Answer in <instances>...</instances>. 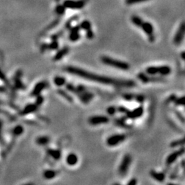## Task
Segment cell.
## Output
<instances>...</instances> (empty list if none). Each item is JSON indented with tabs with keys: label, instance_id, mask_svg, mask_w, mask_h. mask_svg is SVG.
Returning <instances> with one entry per match:
<instances>
[{
	"label": "cell",
	"instance_id": "cell-1",
	"mask_svg": "<svg viewBox=\"0 0 185 185\" xmlns=\"http://www.w3.org/2000/svg\"><path fill=\"white\" fill-rule=\"evenodd\" d=\"M64 71L68 73L76 75V76L89 80L91 82L102 84V85H110L116 87H123V88H132L136 86V83L133 80H123V79H117L105 76V75H101L99 74L91 73L88 71L76 67H65L64 68Z\"/></svg>",
	"mask_w": 185,
	"mask_h": 185
},
{
	"label": "cell",
	"instance_id": "cell-2",
	"mask_svg": "<svg viewBox=\"0 0 185 185\" xmlns=\"http://www.w3.org/2000/svg\"><path fill=\"white\" fill-rule=\"evenodd\" d=\"M100 60L104 65L118 69L128 71L130 68L129 64L126 63V62L115 59V58H111L110 56H101Z\"/></svg>",
	"mask_w": 185,
	"mask_h": 185
},
{
	"label": "cell",
	"instance_id": "cell-3",
	"mask_svg": "<svg viewBox=\"0 0 185 185\" xmlns=\"http://www.w3.org/2000/svg\"><path fill=\"white\" fill-rule=\"evenodd\" d=\"M132 159L130 154H126L124 156L118 168V173L121 176L124 177L126 176L129 170L130 166L132 163Z\"/></svg>",
	"mask_w": 185,
	"mask_h": 185
},
{
	"label": "cell",
	"instance_id": "cell-4",
	"mask_svg": "<svg viewBox=\"0 0 185 185\" xmlns=\"http://www.w3.org/2000/svg\"><path fill=\"white\" fill-rule=\"evenodd\" d=\"M128 136L126 134H116L111 135L106 139V144L109 147H115L122 143L127 139Z\"/></svg>",
	"mask_w": 185,
	"mask_h": 185
},
{
	"label": "cell",
	"instance_id": "cell-5",
	"mask_svg": "<svg viewBox=\"0 0 185 185\" xmlns=\"http://www.w3.org/2000/svg\"><path fill=\"white\" fill-rule=\"evenodd\" d=\"M63 5L65 8L69 9H82L85 6V1L84 0H65Z\"/></svg>",
	"mask_w": 185,
	"mask_h": 185
},
{
	"label": "cell",
	"instance_id": "cell-6",
	"mask_svg": "<svg viewBox=\"0 0 185 185\" xmlns=\"http://www.w3.org/2000/svg\"><path fill=\"white\" fill-rule=\"evenodd\" d=\"M184 153V146L181 147V148H180L178 150L175 151V152H173L172 153H171L169 156L166 157V166H171V165L174 164V163L177 161V159H178L179 156H181L182 155H183Z\"/></svg>",
	"mask_w": 185,
	"mask_h": 185
},
{
	"label": "cell",
	"instance_id": "cell-7",
	"mask_svg": "<svg viewBox=\"0 0 185 185\" xmlns=\"http://www.w3.org/2000/svg\"><path fill=\"white\" fill-rule=\"evenodd\" d=\"M185 34V24L184 22H182L180 25L179 28L176 32V34H175L174 40V44L176 45H180L182 42L183 39H184Z\"/></svg>",
	"mask_w": 185,
	"mask_h": 185
},
{
	"label": "cell",
	"instance_id": "cell-8",
	"mask_svg": "<svg viewBox=\"0 0 185 185\" xmlns=\"http://www.w3.org/2000/svg\"><path fill=\"white\" fill-rule=\"evenodd\" d=\"M110 122V119L105 115L92 116L89 119V123L91 126H99L100 124H107Z\"/></svg>",
	"mask_w": 185,
	"mask_h": 185
},
{
	"label": "cell",
	"instance_id": "cell-9",
	"mask_svg": "<svg viewBox=\"0 0 185 185\" xmlns=\"http://www.w3.org/2000/svg\"><path fill=\"white\" fill-rule=\"evenodd\" d=\"M143 106H140L136 108H134V110H129L128 112L126 114V117H127V119H136L142 117L143 115Z\"/></svg>",
	"mask_w": 185,
	"mask_h": 185
},
{
	"label": "cell",
	"instance_id": "cell-10",
	"mask_svg": "<svg viewBox=\"0 0 185 185\" xmlns=\"http://www.w3.org/2000/svg\"><path fill=\"white\" fill-rule=\"evenodd\" d=\"M48 82L45 81H41L38 82V83H36L30 95L32 97H36L37 95H40V94L41 93V92L48 87Z\"/></svg>",
	"mask_w": 185,
	"mask_h": 185
},
{
	"label": "cell",
	"instance_id": "cell-11",
	"mask_svg": "<svg viewBox=\"0 0 185 185\" xmlns=\"http://www.w3.org/2000/svg\"><path fill=\"white\" fill-rule=\"evenodd\" d=\"M77 95L80 102L84 104H89L94 97V94L91 92L88 91L87 90L80 92Z\"/></svg>",
	"mask_w": 185,
	"mask_h": 185
},
{
	"label": "cell",
	"instance_id": "cell-12",
	"mask_svg": "<svg viewBox=\"0 0 185 185\" xmlns=\"http://www.w3.org/2000/svg\"><path fill=\"white\" fill-rule=\"evenodd\" d=\"M38 106L35 103L28 104L24 107L23 110L20 112V115L26 116L30 114H32L34 112H36L38 110Z\"/></svg>",
	"mask_w": 185,
	"mask_h": 185
},
{
	"label": "cell",
	"instance_id": "cell-13",
	"mask_svg": "<svg viewBox=\"0 0 185 185\" xmlns=\"http://www.w3.org/2000/svg\"><path fill=\"white\" fill-rule=\"evenodd\" d=\"M69 52V48L67 46L63 47V48L60 49V50H58L57 52V53L56 54L54 57L53 58L54 61H59V60H61L65 56L68 54V53Z\"/></svg>",
	"mask_w": 185,
	"mask_h": 185
},
{
	"label": "cell",
	"instance_id": "cell-14",
	"mask_svg": "<svg viewBox=\"0 0 185 185\" xmlns=\"http://www.w3.org/2000/svg\"><path fill=\"white\" fill-rule=\"evenodd\" d=\"M149 174H150L151 177L159 182H163L166 178V175L164 172H158V171L153 170V169L150 171Z\"/></svg>",
	"mask_w": 185,
	"mask_h": 185
},
{
	"label": "cell",
	"instance_id": "cell-15",
	"mask_svg": "<svg viewBox=\"0 0 185 185\" xmlns=\"http://www.w3.org/2000/svg\"><path fill=\"white\" fill-rule=\"evenodd\" d=\"M46 152L49 156H51L52 159L56 160V161H59L62 157V153L60 149L49 148V149H47Z\"/></svg>",
	"mask_w": 185,
	"mask_h": 185
},
{
	"label": "cell",
	"instance_id": "cell-16",
	"mask_svg": "<svg viewBox=\"0 0 185 185\" xmlns=\"http://www.w3.org/2000/svg\"><path fill=\"white\" fill-rule=\"evenodd\" d=\"M140 28L148 36L154 34V27H153L152 23H150L149 22H144L143 21L142 24H141Z\"/></svg>",
	"mask_w": 185,
	"mask_h": 185
},
{
	"label": "cell",
	"instance_id": "cell-17",
	"mask_svg": "<svg viewBox=\"0 0 185 185\" xmlns=\"http://www.w3.org/2000/svg\"><path fill=\"white\" fill-rule=\"evenodd\" d=\"M66 162L69 166H74L78 162V157L74 153H70L66 158Z\"/></svg>",
	"mask_w": 185,
	"mask_h": 185
},
{
	"label": "cell",
	"instance_id": "cell-18",
	"mask_svg": "<svg viewBox=\"0 0 185 185\" xmlns=\"http://www.w3.org/2000/svg\"><path fill=\"white\" fill-rule=\"evenodd\" d=\"M56 91H57V93H58V95H60V96L63 97L64 99H65V100L67 101V102H71V103L73 102V97H72L71 95L67 91L64 90V89H57Z\"/></svg>",
	"mask_w": 185,
	"mask_h": 185
},
{
	"label": "cell",
	"instance_id": "cell-19",
	"mask_svg": "<svg viewBox=\"0 0 185 185\" xmlns=\"http://www.w3.org/2000/svg\"><path fill=\"white\" fill-rule=\"evenodd\" d=\"M126 119H127V117L126 116L116 119L115 121L116 126L124 128H131V126H130L129 124L126 123Z\"/></svg>",
	"mask_w": 185,
	"mask_h": 185
},
{
	"label": "cell",
	"instance_id": "cell-20",
	"mask_svg": "<svg viewBox=\"0 0 185 185\" xmlns=\"http://www.w3.org/2000/svg\"><path fill=\"white\" fill-rule=\"evenodd\" d=\"M171 73V68L168 65H163V66H159V74L161 75V76H166V75H169Z\"/></svg>",
	"mask_w": 185,
	"mask_h": 185
},
{
	"label": "cell",
	"instance_id": "cell-21",
	"mask_svg": "<svg viewBox=\"0 0 185 185\" xmlns=\"http://www.w3.org/2000/svg\"><path fill=\"white\" fill-rule=\"evenodd\" d=\"M24 132V128L22 126L17 125L13 128L12 130V134L14 136V137H17L21 136Z\"/></svg>",
	"mask_w": 185,
	"mask_h": 185
},
{
	"label": "cell",
	"instance_id": "cell-22",
	"mask_svg": "<svg viewBox=\"0 0 185 185\" xmlns=\"http://www.w3.org/2000/svg\"><path fill=\"white\" fill-rule=\"evenodd\" d=\"M50 139L48 136H41L36 139V143L38 145H45L50 143Z\"/></svg>",
	"mask_w": 185,
	"mask_h": 185
},
{
	"label": "cell",
	"instance_id": "cell-23",
	"mask_svg": "<svg viewBox=\"0 0 185 185\" xmlns=\"http://www.w3.org/2000/svg\"><path fill=\"white\" fill-rule=\"evenodd\" d=\"M57 176V172L52 169H47L43 172V177L47 180H51Z\"/></svg>",
	"mask_w": 185,
	"mask_h": 185
},
{
	"label": "cell",
	"instance_id": "cell-24",
	"mask_svg": "<svg viewBox=\"0 0 185 185\" xmlns=\"http://www.w3.org/2000/svg\"><path fill=\"white\" fill-rule=\"evenodd\" d=\"M54 83L55 84V85H56L57 87H61L65 85V84L67 83V80L64 77L62 76H56L54 78Z\"/></svg>",
	"mask_w": 185,
	"mask_h": 185
},
{
	"label": "cell",
	"instance_id": "cell-25",
	"mask_svg": "<svg viewBox=\"0 0 185 185\" xmlns=\"http://www.w3.org/2000/svg\"><path fill=\"white\" fill-rule=\"evenodd\" d=\"M145 72L149 75H156L159 74V67L151 66L148 67L145 69Z\"/></svg>",
	"mask_w": 185,
	"mask_h": 185
},
{
	"label": "cell",
	"instance_id": "cell-26",
	"mask_svg": "<svg viewBox=\"0 0 185 185\" xmlns=\"http://www.w3.org/2000/svg\"><path fill=\"white\" fill-rule=\"evenodd\" d=\"M137 77L138 78H139V80H140L141 82H142L144 84L149 83V75H147V73L141 72V73L138 74Z\"/></svg>",
	"mask_w": 185,
	"mask_h": 185
},
{
	"label": "cell",
	"instance_id": "cell-27",
	"mask_svg": "<svg viewBox=\"0 0 185 185\" xmlns=\"http://www.w3.org/2000/svg\"><path fill=\"white\" fill-rule=\"evenodd\" d=\"M131 21H132V23H133L134 26L138 27V28H140L141 24L143 22V20L141 17H139L134 15V16H132L131 17Z\"/></svg>",
	"mask_w": 185,
	"mask_h": 185
},
{
	"label": "cell",
	"instance_id": "cell-28",
	"mask_svg": "<svg viewBox=\"0 0 185 185\" xmlns=\"http://www.w3.org/2000/svg\"><path fill=\"white\" fill-rule=\"evenodd\" d=\"M81 37V35L80 34L79 32H70L69 35V39L72 42H75L78 41Z\"/></svg>",
	"mask_w": 185,
	"mask_h": 185
},
{
	"label": "cell",
	"instance_id": "cell-29",
	"mask_svg": "<svg viewBox=\"0 0 185 185\" xmlns=\"http://www.w3.org/2000/svg\"><path fill=\"white\" fill-rule=\"evenodd\" d=\"M184 139H178V140L174 141L170 143V147L171 148L177 147H182L184 146Z\"/></svg>",
	"mask_w": 185,
	"mask_h": 185
},
{
	"label": "cell",
	"instance_id": "cell-30",
	"mask_svg": "<svg viewBox=\"0 0 185 185\" xmlns=\"http://www.w3.org/2000/svg\"><path fill=\"white\" fill-rule=\"evenodd\" d=\"M80 29H82L85 31L91 29V23L89 20H84L80 25Z\"/></svg>",
	"mask_w": 185,
	"mask_h": 185
},
{
	"label": "cell",
	"instance_id": "cell-31",
	"mask_svg": "<svg viewBox=\"0 0 185 185\" xmlns=\"http://www.w3.org/2000/svg\"><path fill=\"white\" fill-rule=\"evenodd\" d=\"M59 48V43L57 40H52L50 44H48V50H56Z\"/></svg>",
	"mask_w": 185,
	"mask_h": 185
},
{
	"label": "cell",
	"instance_id": "cell-32",
	"mask_svg": "<svg viewBox=\"0 0 185 185\" xmlns=\"http://www.w3.org/2000/svg\"><path fill=\"white\" fill-rule=\"evenodd\" d=\"M65 11H66V8L64 6L63 4H58L56 7V13L58 15H64L65 13Z\"/></svg>",
	"mask_w": 185,
	"mask_h": 185
},
{
	"label": "cell",
	"instance_id": "cell-33",
	"mask_svg": "<svg viewBox=\"0 0 185 185\" xmlns=\"http://www.w3.org/2000/svg\"><path fill=\"white\" fill-rule=\"evenodd\" d=\"M106 112L108 115H110V116H113L115 115L116 112H117V108L114 106H110L108 107L106 109Z\"/></svg>",
	"mask_w": 185,
	"mask_h": 185
},
{
	"label": "cell",
	"instance_id": "cell-34",
	"mask_svg": "<svg viewBox=\"0 0 185 185\" xmlns=\"http://www.w3.org/2000/svg\"><path fill=\"white\" fill-rule=\"evenodd\" d=\"M174 103L175 104V105L178 106H184V97L182 96L180 97H176V100H174Z\"/></svg>",
	"mask_w": 185,
	"mask_h": 185
},
{
	"label": "cell",
	"instance_id": "cell-35",
	"mask_svg": "<svg viewBox=\"0 0 185 185\" xmlns=\"http://www.w3.org/2000/svg\"><path fill=\"white\" fill-rule=\"evenodd\" d=\"M86 90H87V89H86V87L84 85H79L78 86H75V92H74V94H76V95H78V94L80 93V92H82L83 91H86Z\"/></svg>",
	"mask_w": 185,
	"mask_h": 185
},
{
	"label": "cell",
	"instance_id": "cell-36",
	"mask_svg": "<svg viewBox=\"0 0 185 185\" xmlns=\"http://www.w3.org/2000/svg\"><path fill=\"white\" fill-rule=\"evenodd\" d=\"M35 97H36L35 104H36L38 106H41L42 104H43V102H44V97H43V96H42L41 94H40V95H37V96H36Z\"/></svg>",
	"mask_w": 185,
	"mask_h": 185
},
{
	"label": "cell",
	"instance_id": "cell-37",
	"mask_svg": "<svg viewBox=\"0 0 185 185\" xmlns=\"http://www.w3.org/2000/svg\"><path fill=\"white\" fill-rule=\"evenodd\" d=\"M65 88H66L67 91H68L69 92H73L74 93L75 92V86L73 85L72 83H66L65 84Z\"/></svg>",
	"mask_w": 185,
	"mask_h": 185
},
{
	"label": "cell",
	"instance_id": "cell-38",
	"mask_svg": "<svg viewBox=\"0 0 185 185\" xmlns=\"http://www.w3.org/2000/svg\"><path fill=\"white\" fill-rule=\"evenodd\" d=\"M134 99L137 101V102L140 104H143L145 102V97L143 95H141V94H139V95H134Z\"/></svg>",
	"mask_w": 185,
	"mask_h": 185
},
{
	"label": "cell",
	"instance_id": "cell-39",
	"mask_svg": "<svg viewBox=\"0 0 185 185\" xmlns=\"http://www.w3.org/2000/svg\"><path fill=\"white\" fill-rule=\"evenodd\" d=\"M148 0H125L126 4L127 5H133L138 3L144 2V1H147Z\"/></svg>",
	"mask_w": 185,
	"mask_h": 185
},
{
	"label": "cell",
	"instance_id": "cell-40",
	"mask_svg": "<svg viewBox=\"0 0 185 185\" xmlns=\"http://www.w3.org/2000/svg\"><path fill=\"white\" fill-rule=\"evenodd\" d=\"M123 98L126 101H132L134 99V95L131 93H125L123 95Z\"/></svg>",
	"mask_w": 185,
	"mask_h": 185
},
{
	"label": "cell",
	"instance_id": "cell-41",
	"mask_svg": "<svg viewBox=\"0 0 185 185\" xmlns=\"http://www.w3.org/2000/svg\"><path fill=\"white\" fill-rule=\"evenodd\" d=\"M86 36L89 40H91L94 38V33L91 29L88 30L86 31Z\"/></svg>",
	"mask_w": 185,
	"mask_h": 185
},
{
	"label": "cell",
	"instance_id": "cell-42",
	"mask_svg": "<svg viewBox=\"0 0 185 185\" xmlns=\"http://www.w3.org/2000/svg\"><path fill=\"white\" fill-rule=\"evenodd\" d=\"M117 111L120 112V113L125 114V115L129 111V109L125 106H119L118 108H117Z\"/></svg>",
	"mask_w": 185,
	"mask_h": 185
},
{
	"label": "cell",
	"instance_id": "cell-43",
	"mask_svg": "<svg viewBox=\"0 0 185 185\" xmlns=\"http://www.w3.org/2000/svg\"><path fill=\"white\" fill-rule=\"evenodd\" d=\"M178 166H177L174 169V171H172V173H171V175H170L171 179H172V180L176 179V178H177V176H178Z\"/></svg>",
	"mask_w": 185,
	"mask_h": 185
},
{
	"label": "cell",
	"instance_id": "cell-44",
	"mask_svg": "<svg viewBox=\"0 0 185 185\" xmlns=\"http://www.w3.org/2000/svg\"><path fill=\"white\" fill-rule=\"evenodd\" d=\"M175 113H176V117L179 119V120H180L181 122L182 123V124H184V117H183V115H182L180 112H178V111H177V110H175Z\"/></svg>",
	"mask_w": 185,
	"mask_h": 185
},
{
	"label": "cell",
	"instance_id": "cell-45",
	"mask_svg": "<svg viewBox=\"0 0 185 185\" xmlns=\"http://www.w3.org/2000/svg\"><path fill=\"white\" fill-rule=\"evenodd\" d=\"M176 97H176V95H174V94H173V95H170V96L168 97L167 100H166V102H167V103L168 102H174V100H176Z\"/></svg>",
	"mask_w": 185,
	"mask_h": 185
},
{
	"label": "cell",
	"instance_id": "cell-46",
	"mask_svg": "<svg viewBox=\"0 0 185 185\" xmlns=\"http://www.w3.org/2000/svg\"><path fill=\"white\" fill-rule=\"evenodd\" d=\"M48 50V43H43L41 46V52H45L46 50Z\"/></svg>",
	"mask_w": 185,
	"mask_h": 185
},
{
	"label": "cell",
	"instance_id": "cell-47",
	"mask_svg": "<svg viewBox=\"0 0 185 185\" xmlns=\"http://www.w3.org/2000/svg\"><path fill=\"white\" fill-rule=\"evenodd\" d=\"M80 26H75L73 27H71L69 29L70 32H80Z\"/></svg>",
	"mask_w": 185,
	"mask_h": 185
},
{
	"label": "cell",
	"instance_id": "cell-48",
	"mask_svg": "<svg viewBox=\"0 0 185 185\" xmlns=\"http://www.w3.org/2000/svg\"><path fill=\"white\" fill-rule=\"evenodd\" d=\"M137 184V180L136 178H132L127 183L128 185H136Z\"/></svg>",
	"mask_w": 185,
	"mask_h": 185
},
{
	"label": "cell",
	"instance_id": "cell-49",
	"mask_svg": "<svg viewBox=\"0 0 185 185\" xmlns=\"http://www.w3.org/2000/svg\"><path fill=\"white\" fill-rule=\"evenodd\" d=\"M148 40H149V41L150 42V43H154V42L155 41V36H154V34L148 36Z\"/></svg>",
	"mask_w": 185,
	"mask_h": 185
},
{
	"label": "cell",
	"instance_id": "cell-50",
	"mask_svg": "<svg viewBox=\"0 0 185 185\" xmlns=\"http://www.w3.org/2000/svg\"><path fill=\"white\" fill-rule=\"evenodd\" d=\"M59 37L60 35L58 34H53L51 36V39L52 41V40H58V38H59Z\"/></svg>",
	"mask_w": 185,
	"mask_h": 185
},
{
	"label": "cell",
	"instance_id": "cell-51",
	"mask_svg": "<svg viewBox=\"0 0 185 185\" xmlns=\"http://www.w3.org/2000/svg\"><path fill=\"white\" fill-rule=\"evenodd\" d=\"M184 54H184V52L183 51V52H182V53H181V58H182V60H184V59H185Z\"/></svg>",
	"mask_w": 185,
	"mask_h": 185
},
{
	"label": "cell",
	"instance_id": "cell-52",
	"mask_svg": "<svg viewBox=\"0 0 185 185\" xmlns=\"http://www.w3.org/2000/svg\"><path fill=\"white\" fill-rule=\"evenodd\" d=\"M182 168H184V160H182Z\"/></svg>",
	"mask_w": 185,
	"mask_h": 185
}]
</instances>
